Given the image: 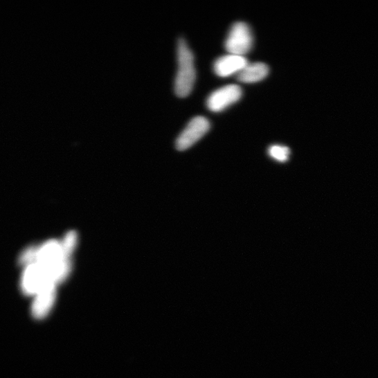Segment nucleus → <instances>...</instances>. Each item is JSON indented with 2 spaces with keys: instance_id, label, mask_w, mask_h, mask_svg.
<instances>
[{
  "instance_id": "20e7f679",
  "label": "nucleus",
  "mask_w": 378,
  "mask_h": 378,
  "mask_svg": "<svg viewBox=\"0 0 378 378\" xmlns=\"http://www.w3.org/2000/svg\"><path fill=\"white\" fill-rule=\"evenodd\" d=\"M239 86L231 84L214 91L207 100L208 108L213 112H220L237 102L242 97Z\"/></svg>"
},
{
  "instance_id": "f257e3e1",
  "label": "nucleus",
  "mask_w": 378,
  "mask_h": 378,
  "mask_svg": "<svg viewBox=\"0 0 378 378\" xmlns=\"http://www.w3.org/2000/svg\"><path fill=\"white\" fill-rule=\"evenodd\" d=\"M177 73L174 82V91L179 98L191 93L195 84L197 73L195 57L184 39H180L177 44Z\"/></svg>"
},
{
  "instance_id": "7ed1b4c3",
  "label": "nucleus",
  "mask_w": 378,
  "mask_h": 378,
  "mask_svg": "<svg viewBox=\"0 0 378 378\" xmlns=\"http://www.w3.org/2000/svg\"><path fill=\"white\" fill-rule=\"evenodd\" d=\"M210 123L204 116H197L188 123L185 129L176 141L179 151H184L192 147L210 130Z\"/></svg>"
},
{
  "instance_id": "6e6552de",
  "label": "nucleus",
  "mask_w": 378,
  "mask_h": 378,
  "mask_svg": "<svg viewBox=\"0 0 378 378\" xmlns=\"http://www.w3.org/2000/svg\"><path fill=\"white\" fill-rule=\"evenodd\" d=\"M269 155L275 160L285 163L288 161L290 150L288 147L280 145H273L269 148Z\"/></svg>"
},
{
  "instance_id": "0eeeda50",
  "label": "nucleus",
  "mask_w": 378,
  "mask_h": 378,
  "mask_svg": "<svg viewBox=\"0 0 378 378\" xmlns=\"http://www.w3.org/2000/svg\"><path fill=\"white\" fill-rule=\"evenodd\" d=\"M269 73V66L263 62L248 64L237 75V79L242 83H256L264 80Z\"/></svg>"
},
{
  "instance_id": "423d86ee",
  "label": "nucleus",
  "mask_w": 378,
  "mask_h": 378,
  "mask_svg": "<svg viewBox=\"0 0 378 378\" xmlns=\"http://www.w3.org/2000/svg\"><path fill=\"white\" fill-rule=\"evenodd\" d=\"M247 64V60L244 56L229 53L215 61L214 71L220 78H227L238 74Z\"/></svg>"
},
{
  "instance_id": "39448f33",
  "label": "nucleus",
  "mask_w": 378,
  "mask_h": 378,
  "mask_svg": "<svg viewBox=\"0 0 378 378\" xmlns=\"http://www.w3.org/2000/svg\"><path fill=\"white\" fill-rule=\"evenodd\" d=\"M33 296L32 314L35 319L42 320L47 316L54 305L56 299V286H48Z\"/></svg>"
},
{
  "instance_id": "1a4fd4ad",
  "label": "nucleus",
  "mask_w": 378,
  "mask_h": 378,
  "mask_svg": "<svg viewBox=\"0 0 378 378\" xmlns=\"http://www.w3.org/2000/svg\"><path fill=\"white\" fill-rule=\"evenodd\" d=\"M37 246H33L26 249L20 258L21 264L28 267L35 264L37 258Z\"/></svg>"
},
{
  "instance_id": "f03ea898",
  "label": "nucleus",
  "mask_w": 378,
  "mask_h": 378,
  "mask_svg": "<svg viewBox=\"0 0 378 378\" xmlns=\"http://www.w3.org/2000/svg\"><path fill=\"white\" fill-rule=\"evenodd\" d=\"M253 41V35L249 26L244 22H237L229 31L225 48L230 54L243 56L251 51Z\"/></svg>"
}]
</instances>
